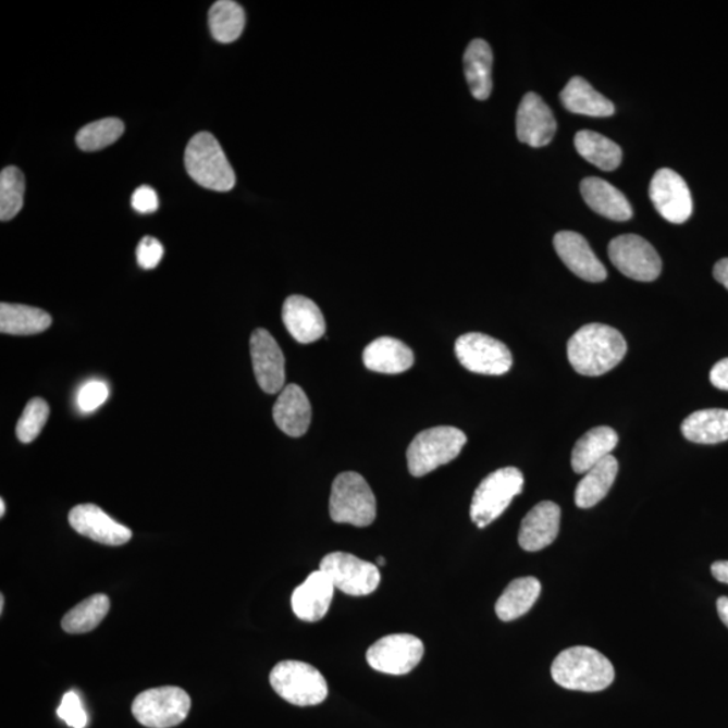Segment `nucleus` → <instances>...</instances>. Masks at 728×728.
<instances>
[{
	"instance_id": "f257e3e1",
	"label": "nucleus",
	"mask_w": 728,
	"mask_h": 728,
	"mask_svg": "<svg viewBox=\"0 0 728 728\" xmlns=\"http://www.w3.org/2000/svg\"><path fill=\"white\" fill-rule=\"evenodd\" d=\"M568 360L585 377H600L617 367L628 353V344L618 330L606 324H587L569 338Z\"/></svg>"
},
{
	"instance_id": "f03ea898",
	"label": "nucleus",
	"mask_w": 728,
	"mask_h": 728,
	"mask_svg": "<svg viewBox=\"0 0 728 728\" xmlns=\"http://www.w3.org/2000/svg\"><path fill=\"white\" fill-rule=\"evenodd\" d=\"M551 674L556 684L581 692H601L615 679L612 662L589 646L566 649L553 662Z\"/></svg>"
},
{
	"instance_id": "7ed1b4c3",
	"label": "nucleus",
	"mask_w": 728,
	"mask_h": 728,
	"mask_svg": "<svg viewBox=\"0 0 728 728\" xmlns=\"http://www.w3.org/2000/svg\"><path fill=\"white\" fill-rule=\"evenodd\" d=\"M185 168L202 188L229 192L236 184L234 169L211 133L196 134L189 140L185 150Z\"/></svg>"
},
{
	"instance_id": "20e7f679",
	"label": "nucleus",
	"mask_w": 728,
	"mask_h": 728,
	"mask_svg": "<svg viewBox=\"0 0 728 728\" xmlns=\"http://www.w3.org/2000/svg\"><path fill=\"white\" fill-rule=\"evenodd\" d=\"M330 515L337 523L370 527L377 518L375 495L358 472H343L332 484Z\"/></svg>"
},
{
	"instance_id": "39448f33",
	"label": "nucleus",
	"mask_w": 728,
	"mask_h": 728,
	"mask_svg": "<svg viewBox=\"0 0 728 728\" xmlns=\"http://www.w3.org/2000/svg\"><path fill=\"white\" fill-rule=\"evenodd\" d=\"M467 443L465 432L455 427H434L417 434L410 443L408 467L411 476L420 478L448 465L460 455Z\"/></svg>"
},
{
	"instance_id": "423d86ee",
	"label": "nucleus",
	"mask_w": 728,
	"mask_h": 728,
	"mask_svg": "<svg viewBox=\"0 0 728 728\" xmlns=\"http://www.w3.org/2000/svg\"><path fill=\"white\" fill-rule=\"evenodd\" d=\"M525 479L516 467H505L490 473L472 496L470 516L479 529L488 527L504 515L511 501L522 493Z\"/></svg>"
},
{
	"instance_id": "0eeeda50",
	"label": "nucleus",
	"mask_w": 728,
	"mask_h": 728,
	"mask_svg": "<svg viewBox=\"0 0 728 728\" xmlns=\"http://www.w3.org/2000/svg\"><path fill=\"white\" fill-rule=\"evenodd\" d=\"M270 684L276 695L298 707L321 704L329 696V684L324 676L307 663L276 664L270 674Z\"/></svg>"
},
{
	"instance_id": "6e6552de",
	"label": "nucleus",
	"mask_w": 728,
	"mask_h": 728,
	"mask_svg": "<svg viewBox=\"0 0 728 728\" xmlns=\"http://www.w3.org/2000/svg\"><path fill=\"white\" fill-rule=\"evenodd\" d=\"M190 698L182 688L161 687L139 693L133 703L134 718L148 728H172L186 719Z\"/></svg>"
},
{
	"instance_id": "1a4fd4ad",
	"label": "nucleus",
	"mask_w": 728,
	"mask_h": 728,
	"mask_svg": "<svg viewBox=\"0 0 728 728\" xmlns=\"http://www.w3.org/2000/svg\"><path fill=\"white\" fill-rule=\"evenodd\" d=\"M455 353L460 365L476 374L504 375L513 366L511 353L506 344L479 332L457 338Z\"/></svg>"
},
{
	"instance_id": "9d476101",
	"label": "nucleus",
	"mask_w": 728,
	"mask_h": 728,
	"mask_svg": "<svg viewBox=\"0 0 728 728\" xmlns=\"http://www.w3.org/2000/svg\"><path fill=\"white\" fill-rule=\"evenodd\" d=\"M609 261L631 280L652 282L662 274L663 262L658 252L646 239L629 234L609 242Z\"/></svg>"
},
{
	"instance_id": "9b49d317",
	"label": "nucleus",
	"mask_w": 728,
	"mask_h": 728,
	"mask_svg": "<svg viewBox=\"0 0 728 728\" xmlns=\"http://www.w3.org/2000/svg\"><path fill=\"white\" fill-rule=\"evenodd\" d=\"M320 569L331 579L335 589L347 595H370L381 583V573L374 564L349 553H330L321 560Z\"/></svg>"
},
{
	"instance_id": "f8f14e48",
	"label": "nucleus",
	"mask_w": 728,
	"mask_h": 728,
	"mask_svg": "<svg viewBox=\"0 0 728 728\" xmlns=\"http://www.w3.org/2000/svg\"><path fill=\"white\" fill-rule=\"evenodd\" d=\"M422 656L424 643L411 634L383 637L366 654L372 669L393 676L409 674L420 664Z\"/></svg>"
},
{
	"instance_id": "ddd939ff",
	"label": "nucleus",
	"mask_w": 728,
	"mask_h": 728,
	"mask_svg": "<svg viewBox=\"0 0 728 728\" xmlns=\"http://www.w3.org/2000/svg\"><path fill=\"white\" fill-rule=\"evenodd\" d=\"M649 196L654 208L669 223L682 224L692 217L691 190L684 178L671 169L664 168L654 174Z\"/></svg>"
},
{
	"instance_id": "4468645a",
	"label": "nucleus",
	"mask_w": 728,
	"mask_h": 728,
	"mask_svg": "<svg viewBox=\"0 0 728 728\" xmlns=\"http://www.w3.org/2000/svg\"><path fill=\"white\" fill-rule=\"evenodd\" d=\"M250 353L254 374L262 391L268 394L284 391L286 386L285 357L279 343L269 331L258 329L252 332Z\"/></svg>"
},
{
	"instance_id": "2eb2a0df",
	"label": "nucleus",
	"mask_w": 728,
	"mask_h": 728,
	"mask_svg": "<svg viewBox=\"0 0 728 728\" xmlns=\"http://www.w3.org/2000/svg\"><path fill=\"white\" fill-rule=\"evenodd\" d=\"M516 128L517 137L522 144L532 148H544L555 137L557 123L543 98L528 92L519 103Z\"/></svg>"
},
{
	"instance_id": "dca6fc26",
	"label": "nucleus",
	"mask_w": 728,
	"mask_h": 728,
	"mask_svg": "<svg viewBox=\"0 0 728 728\" xmlns=\"http://www.w3.org/2000/svg\"><path fill=\"white\" fill-rule=\"evenodd\" d=\"M67 519L78 534L99 544L121 546L127 544L133 538L132 530L116 522L94 504L73 507Z\"/></svg>"
},
{
	"instance_id": "f3484780",
	"label": "nucleus",
	"mask_w": 728,
	"mask_h": 728,
	"mask_svg": "<svg viewBox=\"0 0 728 728\" xmlns=\"http://www.w3.org/2000/svg\"><path fill=\"white\" fill-rule=\"evenodd\" d=\"M557 256L579 279L589 282H602L607 279V270L595 256L589 242L573 231H560L553 239Z\"/></svg>"
},
{
	"instance_id": "a211bd4d",
	"label": "nucleus",
	"mask_w": 728,
	"mask_h": 728,
	"mask_svg": "<svg viewBox=\"0 0 728 728\" xmlns=\"http://www.w3.org/2000/svg\"><path fill=\"white\" fill-rule=\"evenodd\" d=\"M562 510L555 502L535 505L522 519L518 543L523 551L539 552L550 546L560 532Z\"/></svg>"
},
{
	"instance_id": "6ab92c4d",
	"label": "nucleus",
	"mask_w": 728,
	"mask_h": 728,
	"mask_svg": "<svg viewBox=\"0 0 728 728\" xmlns=\"http://www.w3.org/2000/svg\"><path fill=\"white\" fill-rule=\"evenodd\" d=\"M334 583L319 569L310 573L307 580L293 592V612L304 622H319L329 613L332 600H334Z\"/></svg>"
},
{
	"instance_id": "aec40b11",
	"label": "nucleus",
	"mask_w": 728,
	"mask_h": 728,
	"mask_svg": "<svg viewBox=\"0 0 728 728\" xmlns=\"http://www.w3.org/2000/svg\"><path fill=\"white\" fill-rule=\"evenodd\" d=\"M282 320L287 332L301 344L318 342L325 334V320L320 308L304 296L286 298Z\"/></svg>"
},
{
	"instance_id": "412c9836",
	"label": "nucleus",
	"mask_w": 728,
	"mask_h": 728,
	"mask_svg": "<svg viewBox=\"0 0 728 728\" xmlns=\"http://www.w3.org/2000/svg\"><path fill=\"white\" fill-rule=\"evenodd\" d=\"M273 419L287 436L301 437L307 433L312 421V406L300 386L291 383L284 387L275 400Z\"/></svg>"
},
{
	"instance_id": "4be33fe9",
	"label": "nucleus",
	"mask_w": 728,
	"mask_h": 728,
	"mask_svg": "<svg viewBox=\"0 0 728 728\" xmlns=\"http://www.w3.org/2000/svg\"><path fill=\"white\" fill-rule=\"evenodd\" d=\"M581 196L592 211L615 222L633 218V208L614 185L600 177H587L580 184Z\"/></svg>"
},
{
	"instance_id": "5701e85b",
	"label": "nucleus",
	"mask_w": 728,
	"mask_h": 728,
	"mask_svg": "<svg viewBox=\"0 0 728 728\" xmlns=\"http://www.w3.org/2000/svg\"><path fill=\"white\" fill-rule=\"evenodd\" d=\"M363 363L381 374H400L414 366L415 354L398 338L383 336L365 348Z\"/></svg>"
},
{
	"instance_id": "b1692460",
	"label": "nucleus",
	"mask_w": 728,
	"mask_h": 728,
	"mask_svg": "<svg viewBox=\"0 0 728 728\" xmlns=\"http://www.w3.org/2000/svg\"><path fill=\"white\" fill-rule=\"evenodd\" d=\"M560 100L572 114L607 118L615 112L613 101L597 92L583 77H572L560 92Z\"/></svg>"
},
{
	"instance_id": "393cba45",
	"label": "nucleus",
	"mask_w": 728,
	"mask_h": 728,
	"mask_svg": "<svg viewBox=\"0 0 728 728\" xmlns=\"http://www.w3.org/2000/svg\"><path fill=\"white\" fill-rule=\"evenodd\" d=\"M493 50L484 39H473L465 53V73L470 91L477 100L493 92Z\"/></svg>"
},
{
	"instance_id": "a878e982",
	"label": "nucleus",
	"mask_w": 728,
	"mask_h": 728,
	"mask_svg": "<svg viewBox=\"0 0 728 728\" xmlns=\"http://www.w3.org/2000/svg\"><path fill=\"white\" fill-rule=\"evenodd\" d=\"M618 445V433L609 427H596L579 439L572 451V468L577 473H585L607 456Z\"/></svg>"
},
{
	"instance_id": "bb28decb",
	"label": "nucleus",
	"mask_w": 728,
	"mask_h": 728,
	"mask_svg": "<svg viewBox=\"0 0 728 728\" xmlns=\"http://www.w3.org/2000/svg\"><path fill=\"white\" fill-rule=\"evenodd\" d=\"M618 460L613 455L606 457L590 471L584 473L583 479L575 491V504L580 509H590L606 498L609 489L613 488L618 476Z\"/></svg>"
},
{
	"instance_id": "cd10ccee",
	"label": "nucleus",
	"mask_w": 728,
	"mask_h": 728,
	"mask_svg": "<svg viewBox=\"0 0 728 728\" xmlns=\"http://www.w3.org/2000/svg\"><path fill=\"white\" fill-rule=\"evenodd\" d=\"M52 325L45 310L22 304H0V332L5 335L30 336L41 334Z\"/></svg>"
},
{
	"instance_id": "c85d7f7f",
	"label": "nucleus",
	"mask_w": 728,
	"mask_h": 728,
	"mask_svg": "<svg viewBox=\"0 0 728 728\" xmlns=\"http://www.w3.org/2000/svg\"><path fill=\"white\" fill-rule=\"evenodd\" d=\"M681 433L696 444H719L728 440V410L704 409L688 416Z\"/></svg>"
},
{
	"instance_id": "c756f323",
	"label": "nucleus",
	"mask_w": 728,
	"mask_h": 728,
	"mask_svg": "<svg viewBox=\"0 0 728 728\" xmlns=\"http://www.w3.org/2000/svg\"><path fill=\"white\" fill-rule=\"evenodd\" d=\"M541 594V583L535 578L513 580L495 605V613L504 622L521 618L534 606Z\"/></svg>"
},
{
	"instance_id": "7c9ffc66",
	"label": "nucleus",
	"mask_w": 728,
	"mask_h": 728,
	"mask_svg": "<svg viewBox=\"0 0 728 728\" xmlns=\"http://www.w3.org/2000/svg\"><path fill=\"white\" fill-rule=\"evenodd\" d=\"M575 148L584 160L601 171H615L622 162V150L605 135L583 129L575 135Z\"/></svg>"
},
{
	"instance_id": "2f4dec72",
	"label": "nucleus",
	"mask_w": 728,
	"mask_h": 728,
	"mask_svg": "<svg viewBox=\"0 0 728 728\" xmlns=\"http://www.w3.org/2000/svg\"><path fill=\"white\" fill-rule=\"evenodd\" d=\"M110 597L104 594L89 596L65 614L61 626L66 633L86 634L95 630L110 612Z\"/></svg>"
},
{
	"instance_id": "473e14b6",
	"label": "nucleus",
	"mask_w": 728,
	"mask_h": 728,
	"mask_svg": "<svg viewBox=\"0 0 728 728\" xmlns=\"http://www.w3.org/2000/svg\"><path fill=\"white\" fill-rule=\"evenodd\" d=\"M246 15L239 3L219 0L210 10V29L217 41L231 44L245 30Z\"/></svg>"
},
{
	"instance_id": "72a5a7b5",
	"label": "nucleus",
	"mask_w": 728,
	"mask_h": 728,
	"mask_svg": "<svg viewBox=\"0 0 728 728\" xmlns=\"http://www.w3.org/2000/svg\"><path fill=\"white\" fill-rule=\"evenodd\" d=\"M25 176L18 168L8 166L0 173V220L9 222L24 207Z\"/></svg>"
},
{
	"instance_id": "f704fd0d",
	"label": "nucleus",
	"mask_w": 728,
	"mask_h": 728,
	"mask_svg": "<svg viewBox=\"0 0 728 728\" xmlns=\"http://www.w3.org/2000/svg\"><path fill=\"white\" fill-rule=\"evenodd\" d=\"M124 133V123L118 118H106L84 126L76 135V144L84 151H98L115 144Z\"/></svg>"
},
{
	"instance_id": "c9c22d12",
	"label": "nucleus",
	"mask_w": 728,
	"mask_h": 728,
	"mask_svg": "<svg viewBox=\"0 0 728 728\" xmlns=\"http://www.w3.org/2000/svg\"><path fill=\"white\" fill-rule=\"evenodd\" d=\"M50 408L47 400L42 398H33L27 403L24 414H22L18 424H16V437L21 443L29 444L34 442L42 432L45 424L49 419Z\"/></svg>"
},
{
	"instance_id": "e433bc0d",
	"label": "nucleus",
	"mask_w": 728,
	"mask_h": 728,
	"mask_svg": "<svg viewBox=\"0 0 728 728\" xmlns=\"http://www.w3.org/2000/svg\"><path fill=\"white\" fill-rule=\"evenodd\" d=\"M58 715L72 728H84L88 724V716L76 692H66L58 710Z\"/></svg>"
},
{
	"instance_id": "4c0bfd02",
	"label": "nucleus",
	"mask_w": 728,
	"mask_h": 728,
	"mask_svg": "<svg viewBox=\"0 0 728 728\" xmlns=\"http://www.w3.org/2000/svg\"><path fill=\"white\" fill-rule=\"evenodd\" d=\"M109 398V387L101 381H89L81 388L77 395V405L84 414L91 411L103 405Z\"/></svg>"
},
{
	"instance_id": "58836bf2",
	"label": "nucleus",
	"mask_w": 728,
	"mask_h": 728,
	"mask_svg": "<svg viewBox=\"0 0 728 728\" xmlns=\"http://www.w3.org/2000/svg\"><path fill=\"white\" fill-rule=\"evenodd\" d=\"M162 257L163 247L160 240L151 238V236H145V238L139 242L137 259L140 268L146 270L155 269L158 267V263L161 262Z\"/></svg>"
},
{
	"instance_id": "ea45409f",
	"label": "nucleus",
	"mask_w": 728,
	"mask_h": 728,
	"mask_svg": "<svg viewBox=\"0 0 728 728\" xmlns=\"http://www.w3.org/2000/svg\"><path fill=\"white\" fill-rule=\"evenodd\" d=\"M132 206L139 213L156 212L158 207H160L157 192L148 185L139 186L133 194Z\"/></svg>"
},
{
	"instance_id": "a19ab883",
	"label": "nucleus",
	"mask_w": 728,
	"mask_h": 728,
	"mask_svg": "<svg viewBox=\"0 0 728 728\" xmlns=\"http://www.w3.org/2000/svg\"><path fill=\"white\" fill-rule=\"evenodd\" d=\"M710 381L719 391L728 392V358L719 360L710 372Z\"/></svg>"
},
{
	"instance_id": "79ce46f5",
	"label": "nucleus",
	"mask_w": 728,
	"mask_h": 728,
	"mask_svg": "<svg viewBox=\"0 0 728 728\" xmlns=\"http://www.w3.org/2000/svg\"><path fill=\"white\" fill-rule=\"evenodd\" d=\"M715 280L728 291V258L720 259L714 268Z\"/></svg>"
},
{
	"instance_id": "37998d69",
	"label": "nucleus",
	"mask_w": 728,
	"mask_h": 728,
	"mask_svg": "<svg viewBox=\"0 0 728 728\" xmlns=\"http://www.w3.org/2000/svg\"><path fill=\"white\" fill-rule=\"evenodd\" d=\"M711 572L713 577L720 581V583L728 584V562H716L711 567Z\"/></svg>"
},
{
	"instance_id": "c03bdc74",
	"label": "nucleus",
	"mask_w": 728,
	"mask_h": 728,
	"mask_svg": "<svg viewBox=\"0 0 728 728\" xmlns=\"http://www.w3.org/2000/svg\"><path fill=\"white\" fill-rule=\"evenodd\" d=\"M716 608H718L719 618L728 628V597L721 596L718 602H716Z\"/></svg>"
},
{
	"instance_id": "a18cd8bd",
	"label": "nucleus",
	"mask_w": 728,
	"mask_h": 728,
	"mask_svg": "<svg viewBox=\"0 0 728 728\" xmlns=\"http://www.w3.org/2000/svg\"><path fill=\"white\" fill-rule=\"evenodd\" d=\"M4 511H5V504H4V501H3V499H0V517H3V516H4Z\"/></svg>"
},
{
	"instance_id": "49530a36",
	"label": "nucleus",
	"mask_w": 728,
	"mask_h": 728,
	"mask_svg": "<svg viewBox=\"0 0 728 728\" xmlns=\"http://www.w3.org/2000/svg\"><path fill=\"white\" fill-rule=\"evenodd\" d=\"M377 563H378V566H381V567H382V566H385L386 560H385V558H383V557H378V562H377Z\"/></svg>"
},
{
	"instance_id": "de8ad7c7",
	"label": "nucleus",
	"mask_w": 728,
	"mask_h": 728,
	"mask_svg": "<svg viewBox=\"0 0 728 728\" xmlns=\"http://www.w3.org/2000/svg\"><path fill=\"white\" fill-rule=\"evenodd\" d=\"M3 607H4V597L2 595L0 596V613H3Z\"/></svg>"
}]
</instances>
